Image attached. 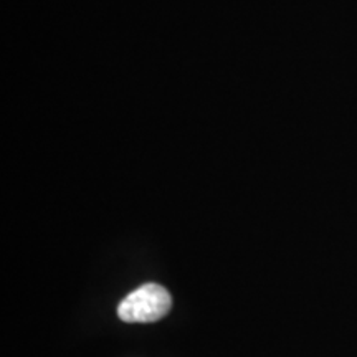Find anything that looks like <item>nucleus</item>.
<instances>
[{
	"mask_svg": "<svg viewBox=\"0 0 357 357\" xmlns=\"http://www.w3.org/2000/svg\"><path fill=\"white\" fill-rule=\"evenodd\" d=\"M171 306L172 298L166 288L147 283L119 303L118 316L124 323H153L164 318Z\"/></svg>",
	"mask_w": 357,
	"mask_h": 357,
	"instance_id": "nucleus-1",
	"label": "nucleus"
}]
</instances>
